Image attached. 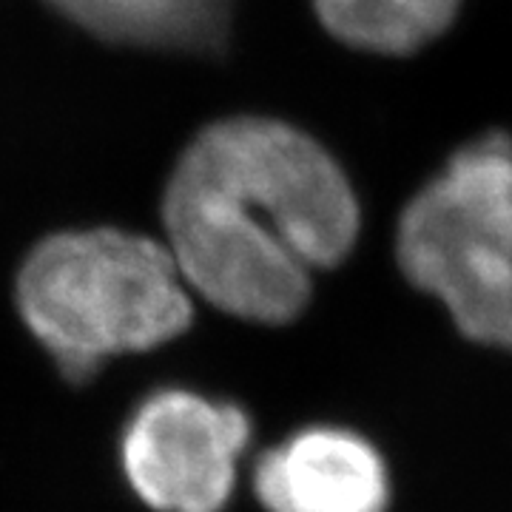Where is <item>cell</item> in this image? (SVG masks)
Returning <instances> with one entry per match:
<instances>
[{"label":"cell","mask_w":512,"mask_h":512,"mask_svg":"<svg viewBox=\"0 0 512 512\" xmlns=\"http://www.w3.org/2000/svg\"><path fill=\"white\" fill-rule=\"evenodd\" d=\"M18 308L69 379L92 376L111 356L160 348L194 316L168 245L117 228L43 239L20 268Z\"/></svg>","instance_id":"cell-2"},{"label":"cell","mask_w":512,"mask_h":512,"mask_svg":"<svg viewBox=\"0 0 512 512\" xmlns=\"http://www.w3.org/2000/svg\"><path fill=\"white\" fill-rule=\"evenodd\" d=\"M163 222L191 291L245 322L285 325L305 311L313 271L353 251L362 211L348 174L311 134L231 117L185 148Z\"/></svg>","instance_id":"cell-1"},{"label":"cell","mask_w":512,"mask_h":512,"mask_svg":"<svg viewBox=\"0 0 512 512\" xmlns=\"http://www.w3.org/2000/svg\"><path fill=\"white\" fill-rule=\"evenodd\" d=\"M248 439L251 421L237 404L191 390H160L128 421L123 470L151 510L222 512Z\"/></svg>","instance_id":"cell-4"},{"label":"cell","mask_w":512,"mask_h":512,"mask_svg":"<svg viewBox=\"0 0 512 512\" xmlns=\"http://www.w3.org/2000/svg\"><path fill=\"white\" fill-rule=\"evenodd\" d=\"M330 35L373 55H413L456 20L461 0H313Z\"/></svg>","instance_id":"cell-7"},{"label":"cell","mask_w":512,"mask_h":512,"mask_svg":"<svg viewBox=\"0 0 512 512\" xmlns=\"http://www.w3.org/2000/svg\"><path fill=\"white\" fill-rule=\"evenodd\" d=\"M265 512H384L390 478L370 441L336 427H311L256 461Z\"/></svg>","instance_id":"cell-5"},{"label":"cell","mask_w":512,"mask_h":512,"mask_svg":"<svg viewBox=\"0 0 512 512\" xmlns=\"http://www.w3.org/2000/svg\"><path fill=\"white\" fill-rule=\"evenodd\" d=\"M74 23L114 43L208 49L228 29L234 0H49Z\"/></svg>","instance_id":"cell-6"},{"label":"cell","mask_w":512,"mask_h":512,"mask_svg":"<svg viewBox=\"0 0 512 512\" xmlns=\"http://www.w3.org/2000/svg\"><path fill=\"white\" fill-rule=\"evenodd\" d=\"M404 276L456 328L512 350V140L493 131L458 148L407 202L396 234Z\"/></svg>","instance_id":"cell-3"}]
</instances>
